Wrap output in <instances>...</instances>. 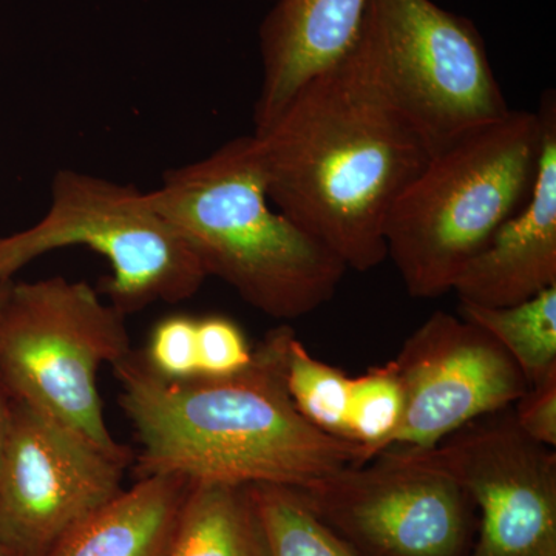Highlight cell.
I'll use <instances>...</instances> for the list:
<instances>
[{
	"label": "cell",
	"instance_id": "1",
	"mask_svg": "<svg viewBox=\"0 0 556 556\" xmlns=\"http://www.w3.org/2000/svg\"><path fill=\"white\" fill-rule=\"evenodd\" d=\"M252 137L277 211L348 269L386 262L388 214L431 153L383 89L362 36Z\"/></svg>",
	"mask_w": 556,
	"mask_h": 556
},
{
	"label": "cell",
	"instance_id": "2",
	"mask_svg": "<svg viewBox=\"0 0 556 556\" xmlns=\"http://www.w3.org/2000/svg\"><path fill=\"white\" fill-rule=\"evenodd\" d=\"M289 325L270 329L248 367L229 376L166 379L131 350L112 365L139 453L134 473L306 489L367 450L309 424L289 396Z\"/></svg>",
	"mask_w": 556,
	"mask_h": 556
},
{
	"label": "cell",
	"instance_id": "3",
	"mask_svg": "<svg viewBox=\"0 0 556 556\" xmlns=\"http://www.w3.org/2000/svg\"><path fill=\"white\" fill-rule=\"evenodd\" d=\"M150 203L192 249L207 277L278 320L308 316L334 298L345 263L270 207L252 135L164 174Z\"/></svg>",
	"mask_w": 556,
	"mask_h": 556
},
{
	"label": "cell",
	"instance_id": "4",
	"mask_svg": "<svg viewBox=\"0 0 556 556\" xmlns=\"http://www.w3.org/2000/svg\"><path fill=\"white\" fill-rule=\"evenodd\" d=\"M538 112L506 118L431 156L388 214L387 258L408 294L453 291L468 262L529 199L540 166Z\"/></svg>",
	"mask_w": 556,
	"mask_h": 556
},
{
	"label": "cell",
	"instance_id": "5",
	"mask_svg": "<svg viewBox=\"0 0 556 556\" xmlns=\"http://www.w3.org/2000/svg\"><path fill=\"white\" fill-rule=\"evenodd\" d=\"M126 316L86 281H5L0 298V380L11 399L56 420L130 466L134 453L105 424L97 375L127 356Z\"/></svg>",
	"mask_w": 556,
	"mask_h": 556
},
{
	"label": "cell",
	"instance_id": "6",
	"mask_svg": "<svg viewBox=\"0 0 556 556\" xmlns=\"http://www.w3.org/2000/svg\"><path fill=\"white\" fill-rule=\"evenodd\" d=\"M86 247L109 260L102 289L124 316L156 302L192 299L206 273L181 236L134 186L62 169L51 181L47 214L0 237V281L62 248Z\"/></svg>",
	"mask_w": 556,
	"mask_h": 556
},
{
	"label": "cell",
	"instance_id": "7",
	"mask_svg": "<svg viewBox=\"0 0 556 556\" xmlns=\"http://www.w3.org/2000/svg\"><path fill=\"white\" fill-rule=\"evenodd\" d=\"M361 36L431 156L510 113L477 25L433 0H371Z\"/></svg>",
	"mask_w": 556,
	"mask_h": 556
},
{
	"label": "cell",
	"instance_id": "8",
	"mask_svg": "<svg viewBox=\"0 0 556 556\" xmlns=\"http://www.w3.org/2000/svg\"><path fill=\"white\" fill-rule=\"evenodd\" d=\"M358 556H470V496L416 452L390 448L298 489Z\"/></svg>",
	"mask_w": 556,
	"mask_h": 556
},
{
	"label": "cell",
	"instance_id": "9",
	"mask_svg": "<svg viewBox=\"0 0 556 556\" xmlns=\"http://www.w3.org/2000/svg\"><path fill=\"white\" fill-rule=\"evenodd\" d=\"M501 413L413 452L455 479L478 508L470 556H556L555 452Z\"/></svg>",
	"mask_w": 556,
	"mask_h": 556
},
{
	"label": "cell",
	"instance_id": "10",
	"mask_svg": "<svg viewBox=\"0 0 556 556\" xmlns=\"http://www.w3.org/2000/svg\"><path fill=\"white\" fill-rule=\"evenodd\" d=\"M127 467L13 401L0 470V543L22 556H50L80 522L123 492Z\"/></svg>",
	"mask_w": 556,
	"mask_h": 556
},
{
	"label": "cell",
	"instance_id": "11",
	"mask_svg": "<svg viewBox=\"0 0 556 556\" xmlns=\"http://www.w3.org/2000/svg\"><path fill=\"white\" fill-rule=\"evenodd\" d=\"M394 367L404 413L387 450H430L457 430L514 407L529 383L489 332L437 311L413 332Z\"/></svg>",
	"mask_w": 556,
	"mask_h": 556
},
{
	"label": "cell",
	"instance_id": "12",
	"mask_svg": "<svg viewBox=\"0 0 556 556\" xmlns=\"http://www.w3.org/2000/svg\"><path fill=\"white\" fill-rule=\"evenodd\" d=\"M540 166L529 199L493 233L455 281L463 305L503 308L556 287V104L548 91Z\"/></svg>",
	"mask_w": 556,
	"mask_h": 556
},
{
	"label": "cell",
	"instance_id": "13",
	"mask_svg": "<svg viewBox=\"0 0 556 556\" xmlns=\"http://www.w3.org/2000/svg\"><path fill=\"white\" fill-rule=\"evenodd\" d=\"M260 25L262 86L255 130L265 129L311 79L356 47L371 0H273Z\"/></svg>",
	"mask_w": 556,
	"mask_h": 556
},
{
	"label": "cell",
	"instance_id": "14",
	"mask_svg": "<svg viewBox=\"0 0 556 556\" xmlns=\"http://www.w3.org/2000/svg\"><path fill=\"white\" fill-rule=\"evenodd\" d=\"M189 482L138 479L80 522L50 556H167Z\"/></svg>",
	"mask_w": 556,
	"mask_h": 556
},
{
	"label": "cell",
	"instance_id": "15",
	"mask_svg": "<svg viewBox=\"0 0 556 556\" xmlns=\"http://www.w3.org/2000/svg\"><path fill=\"white\" fill-rule=\"evenodd\" d=\"M167 556H273L254 486L190 481Z\"/></svg>",
	"mask_w": 556,
	"mask_h": 556
},
{
	"label": "cell",
	"instance_id": "16",
	"mask_svg": "<svg viewBox=\"0 0 556 556\" xmlns=\"http://www.w3.org/2000/svg\"><path fill=\"white\" fill-rule=\"evenodd\" d=\"M459 316L489 332L529 386L556 372V287L503 308L459 303Z\"/></svg>",
	"mask_w": 556,
	"mask_h": 556
},
{
	"label": "cell",
	"instance_id": "17",
	"mask_svg": "<svg viewBox=\"0 0 556 556\" xmlns=\"http://www.w3.org/2000/svg\"><path fill=\"white\" fill-rule=\"evenodd\" d=\"M273 556H358L314 514L298 489L254 484Z\"/></svg>",
	"mask_w": 556,
	"mask_h": 556
},
{
	"label": "cell",
	"instance_id": "18",
	"mask_svg": "<svg viewBox=\"0 0 556 556\" xmlns=\"http://www.w3.org/2000/svg\"><path fill=\"white\" fill-rule=\"evenodd\" d=\"M353 378L318 361L295 336L289 345L287 386L300 415L318 430L346 439L348 405Z\"/></svg>",
	"mask_w": 556,
	"mask_h": 556
},
{
	"label": "cell",
	"instance_id": "19",
	"mask_svg": "<svg viewBox=\"0 0 556 556\" xmlns=\"http://www.w3.org/2000/svg\"><path fill=\"white\" fill-rule=\"evenodd\" d=\"M404 413V390L393 361L368 369L351 382L346 439L362 445L368 459L386 452Z\"/></svg>",
	"mask_w": 556,
	"mask_h": 556
},
{
	"label": "cell",
	"instance_id": "20",
	"mask_svg": "<svg viewBox=\"0 0 556 556\" xmlns=\"http://www.w3.org/2000/svg\"><path fill=\"white\" fill-rule=\"evenodd\" d=\"M142 357L156 375L166 379H189L200 376L197 353V318L170 316L163 318L150 334Z\"/></svg>",
	"mask_w": 556,
	"mask_h": 556
},
{
	"label": "cell",
	"instance_id": "21",
	"mask_svg": "<svg viewBox=\"0 0 556 556\" xmlns=\"http://www.w3.org/2000/svg\"><path fill=\"white\" fill-rule=\"evenodd\" d=\"M197 353L200 376L219 378L248 367L254 346L236 321L212 316L197 318Z\"/></svg>",
	"mask_w": 556,
	"mask_h": 556
},
{
	"label": "cell",
	"instance_id": "22",
	"mask_svg": "<svg viewBox=\"0 0 556 556\" xmlns=\"http://www.w3.org/2000/svg\"><path fill=\"white\" fill-rule=\"evenodd\" d=\"M515 424L527 438L556 447V372L529 386L515 402Z\"/></svg>",
	"mask_w": 556,
	"mask_h": 556
},
{
	"label": "cell",
	"instance_id": "23",
	"mask_svg": "<svg viewBox=\"0 0 556 556\" xmlns=\"http://www.w3.org/2000/svg\"><path fill=\"white\" fill-rule=\"evenodd\" d=\"M11 424H13V399L0 380V470L9 447Z\"/></svg>",
	"mask_w": 556,
	"mask_h": 556
},
{
	"label": "cell",
	"instance_id": "24",
	"mask_svg": "<svg viewBox=\"0 0 556 556\" xmlns=\"http://www.w3.org/2000/svg\"><path fill=\"white\" fill-rule=\"evenodd\" d=\"M0 556H22V555L17 554V552H14L13 548L5 546V544L0 543Z\"/></svg>",
	"mask_w": 556,
	"mask_h": 556
},
{
	"label": "cell",
	"instance_id": "25",
	"mask_svg": "<svg viewBox=\"0 0 556 556\" xmlns=\"http://www.w3.org/2000/svg\"><path fill=\"white\" fill-rule=\"evenodd\" d=\"M3 287H5V281H0V298H2Z\"/></svg>",
	"mask_w": 556,
	"mask_h": 556
}]
</instances>
